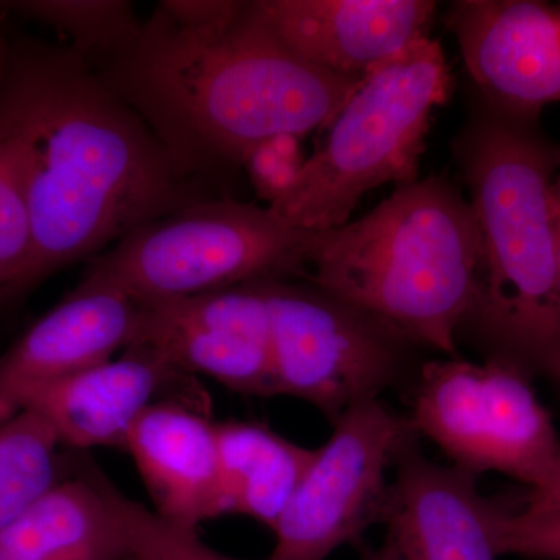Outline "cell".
I'll use <instances>...</instances> for the list:
<instances>
[{"label": "cell", "mask_w": 560, "mask_h": 560, "mask_svg": "<svg viewBox=\"0 0 560 560\" xmlns=\"http://www.w3.org/2000/svg\"><path fill=\"white\" fill-rule=\"evenodd\" d=\"M451 88L440 40L412 44L364 77L327 128L326 142L268 209L296 230H337L368 191L415 183L431 114L448 101Z\"/></svg>", "instance_id": "5"}, {"label": "cell", "mask_w": 560, "mask_h": 560, "mask_svg": "<svg viewBox=\"0 0 560 560\" xmlns=\"http://www.w3.org/2000/svg\"><path fill=\"white\" fill-rule=\"evenodd\" d=\"M221 514H238L275 529L315 451L256 422L217 423Z\"/></svg>", "instance_id": "18"}, {"label": "cell", "mask_w": 560, "mask_h": 560, "mask_svg": "<svg viewBox=\"0 0 560 560\" xmlns=\"http://www.w3.org/2000/svg\"><path fill=\"white\" fill-rule=\"evenodd\" d=\"M552 378L560 382V363L558 364V368H556L555 377Z\"/></svg>", "instance_id": "29"}, {"label": "cell", "mask_w": 560, "mask_h": 560, "mask_svg": "<svg viewBox=\"0 0 560 560\" xmlns=\"http://www.w3.org/2000/svg\"><path fill=\"white\" fill-rule=\"evenodd\" d=\"M103 485L127 530L130 560H238L213 550L197 529L165 521L125 495L108 478H103Z\"/></svg>", "instance_id": "21"}, {"label": "cell", "mask_w": 560, "mask_h": 560, "mask_svg": "<svg viewBox=\"0 0 560 560\" xmlns=\"http://www.w3.org/2000/svg\"><path fill=\"white\" fill-rule=\"evenodd\" d=\"M261 24L280 44L318 68L363 80L430 38V0H256Z\"/></svg>", "instance_id": "12"}, {"label": "cell", "mask_w": 560, "mask_h": 560, "mask_svg": "<svg viewBox=\"0 0 560 560\" xmlns=\"http://www.w3.org/2000/svg\"><path fill=\"white\" fill-rule=\"evenodd\" d=\"M559 168H560V147H559ZM551 200H552V210H555V215H560V173L558 176H556L555 180H552Z\"/></svg>", "instance_id": "26"}, {"label": "cell", "mask_w": 560, "mask_h": 560, "mask_svg": "<svg viewBox=\"0 0 560 560\" xmlns=\"http://www.w3.org/2000/svg\"><path fill=\"white\" fill-rule=\"evenodd\" d=\"M0 160L31 212L27 290L150 221L215 198L68 46L10 49L0 84Z\"/></svg>", "instance_id": "1"}, {"label": "cell", "mask_w": 560, "mask_h": 560, "mask_svg": "<svg viewBox=\"0 0 560 560\" xmlns=\"http://www.w3.org/2000/svg\"><path fill=\"white\" fill-rule=\"evenodd\" d=\"M125 451L165 521L197 529L223 515L217 423L189 401L151 404L131 427Z\"/></svg>", "instance_id": "15"}, {"label": "cell", "mask_w": 560, "mask_h": 560, "mask_svg": "<svg viewBox=\"0 0 560 560\" xmlns=\"http://www.w3.org/2000/svg\"><path fill=\"white\" fill-rule=\"evenodd\" d=\"M313 232L270 209L210 198L150 221L88 261L83 279L105 283L139 305L270 279H304Z\"/></svg>", "instance_id": "6"}, {"label": "cell", "mask_w": 560, "mask_h": 560, "mask_svg": "<svg viewBox=\"0 0 560 560\" xmlns=\"http://www.w3.org/2000/svg\"><path fill=\"white\" fill-rule=\"evenodd\" d=\"M418 438L411 419L390 411L381 399L341 415L272 529L276 544L268 560H324L342 545L359 541L381 523L388 470Z\"/></svg>", "instance_id": "9"}, {"label": "cell", "mask_w": 560, "mask_h": 560, "mask_svg": "<svg viewBox=\"0 0 560 560\" xmlns=\"http://www.w3.org/2000/svg\"><path fill=\"white\" fill-rule=\"evenodd\" d=\"M92 69L201 180L242 167L272 136L327 130L363 81L302 60L250 2L208 27L180 25L158 5L130 47Z\"/></svg>", "instance_id": "2"}, {"label": "cell", "mask_w": 560, "mask_h": 560, "mask_svg": "<svg viewBox=\"0 0 560 560\" xmlns=\"http://www.w3.org/2000/svg\"><path fill=\"white\" fill-rule=\"evenodd\" d=\"M35 253L27 201L10 168L0 160V298L27 291Z\"/></svg>", "instance_id": "22"}, {"label": "cell", "mask_w": 560, "mask_h": 560, "mask_svg": "<svg viewBox=\"0 0 560 560\" xmlns=\"http://www.w3.org/2000/svg\"><path fill=\"white\" fill-rule=\"evenodd\" d=\"M522 508L534 512L560 510V456L547 480L529 490Z\"/></svg>", "instance_id": "25"}, {"label": "cell", "mask_w": 560, "mask_h": 560, "mask_svg": "<svg viewBox=\"0 0 560 560\" xmlns=\"http://www.w3.org/2000/svg\"><path fill=\"white\" fill-rule=\"evenodd\" d=\"M119 512L97 467L60 481L0 530V560H130Z\"/></svg>", "instance_id": "16"}, {"label": "cell", "mask_w": 560, "mask_h": 560, "mask_svg": "<svg viewBox=\"0 0 560 560\" xmlns=\"http://www.w3.org/2000/svg\"><path fill=\"white\" fill-rule=\"evenodd\" d=\"M301 140L294 135L272 136L254 147L243 162L250 186L268 206L282 198L296 183L307 161Z\"/></svg>", "instance_id": "24"}, {"label": "cell", "mask_w": 560, "mask_h": 560, "mask_svg": "<svg viewBox=\"0 0 560 560\" xmlns=\"http://www.w3.org/2000/svg\"><path fill=\"white\" fill-rule=\"evenodd\" d=\"M140 305L124 291L81 279L0 357V400L113 360L138 335ZM16 410V408H14ZM18 411V410H16Z\"/></svg>", "instance_id": "13"}, {"label": "cell", "mask_w": 560, "mask_h": 560, "mask_svg": "<svg viewBox=\"0 0 560 560\" xmlns=\"http://www.w3.org/2000/svg\"><path fill=\"white\" fill-rule=\"evenodd\" d=\"M276 396L296 397L331 423L410 370L415 345L381 319L304 279L265 280Z\"/></svg>", "instance_id": "8"}, {"label": "cell", "mask_w": 560, "mask_h": 560, "mask_svg": "<svg viewBox=\"0 0 560 560\" xmlns=\"http://www.w3.org/2000/svg\"><path fill=\"white\" fill-rule=\"evenodd\" d=\"M61 441L49 422L20 410L0 423V530L22 517L58 485Z\"/></svg>", "instance_id": "19"}, {"label": "cell", "mask_w": 560, "mask_h": 560, "mask_svg": "<svg viewBox=\"0 0 560 560\" xmlns=\"http://www.w3.org/2000/svg\"><path fill=\"white\" fill-rule=\"evenodd\" d=\"M9 51V46H7L5 39H3L2 28H0V84H2L3 75H5Z\"/></svg>", "instance_id": "27"}, {"label": "cell", "mask_w": 560, "mask_h": 560, "mask_svg": "<svg viewBox=\"0 0 560 560\" xmlns=\"http://www.w3.org/2000/svg\"><path fill=\"white\" fill-rule=\"evenodd\" d=\"M556 217V257H558V276L560 283V215Z\"/></svg>", "instance_id": "28"}, {"label": "cell", "mask_w": 560, "mask_h": 560, "mask_svg": "<svg viewBox=\"0 0 560 560\" xmlns=\"http://www.w3.org/2000/svg\"><path fill=\"white\" fill-rule=\"evenodd\" d=\"M499 556L560 560V510L526 511L504 501L495 525Z\"/></svg>", "instance_id": "23"}, {"label": "cell", "mask_w": 560, "mask_h": 560, "mask_svg": "<svg viewBox=\"0 0 560 560\" xmlns=\"http://www.w3.org/2000/svg\"><path fill=\"white\" fill-rule=\"evenodd\" d=\"M478 235L477 291L466 331L486 360L555 377L560 283L551 187L559 147L537 117L486 106L455 142Z\"/></svg>", "instance_id": "3"}, {"label": "cell", "mask_w": 560, "mask_h": 560, "mask_svg": "<svg viewBox=\"0 0 560 560\" xmlns=\"http://www.w3.org/2000/svg\"><path fill=\"white\" fill-rule=\"evenodd\" d=\"M478 475L441 466L418 441L394 464L383 510L385 536L361 560H497L495 525L504 500L481 495Z\"/></svg>", "instance_id": "10"}, {"label": "cell", "mask_w": 560, "mask_h": 560, "mask_svg": "<svg viewBox=\"0 0 560 560\" xmlns=\"http://www.w3.org/2000/svg\"><path fill=\"white\" fill-rule=\"evenodd\" d=\"M447 22L490 106L539 117L560 102V3L463 0Z\"/></svg>", "instance_id": "11"}, {"label": "cell", "mask_w": 560, "mask_h": 560, "mask_svg": "<svg viewBox=\"0 0 560 560\" xmlns=\"http://www.w3.org/2000/svg\"><path fill=\"white\" fill-rule=\"evenodd\" d=\"M187 377L149 349L130 346L119 359L21 390L11 404L18 411L39 415L69 447L125 451L139 416Z\"/></svg>", "instance_id": "14"}, {"label": "cell", "mask_w": 560, "mask_h": 560, "mask_svg": "<svg viewBox=\"0 0 560 560\" xmlns=\"http://www.w3.org/2000/svg\"><path fill=\"white\" fill-rule=\"evenodd\" d=\"M131 346L149 349L184 375L200 374L246 396H276L271 337L186 323L142 307Z\"/></svg>", "instance_id": "17"}, {"label": "cell", "mask_w": 560, "mask_h": 560, "mask_svg": "<svg viewBox=\"0 0 560 560\" xmlns=\"http://www.w3.org/2000/svg\"><path fill=\"white\" fill-rule=\"evenodd\" d=\"M530 382L497 361H429L420 368L408 418L453 466L475 475L499 471L533 490L558 463L560 440Z\"/></svg>", "instance_id": "7"}, {"label": "cell", "mask_w": 560, "mask_h": 560, "mask_svg": "<svg viewBox=\"0 0 560 560\" xmlns=\"http://www.w3.org/2000/svg\"><path fill=\"white\" fill-rule=\"evenodd\" d=\"M477 276L470 202L448 180L429 176L396 187L360 220L313 232L304 280L411 345L456 357Z\"/></svg>", "instance_id": "4"}, {"label": "cell", "mask_w": 560, "mask_h": 560, "mask_svg": "<svg viewBox=\"0 0 560 560\" xmlns=\"http://www.w3.org/2000/svg\"><path fill=\"white\" fill-rule=\"evenodd\" d=\"M10 9L60 31L70 40L69 49L91 66L130 47L143 24L125 0H25L10 3Z\"/></svg>", "instance_id": "20"}]
</instances>
